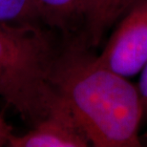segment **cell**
<instances>
[{"label": "cell", "instance_id": "cell-1", "mask_svg": "<svg viewBox=\"0 0 147 147\" xmlns=\"http://www.w3.org/2000/svg\"><path fill=\"white\" fill-rule=\"evenodd\" d=\"M52 83L91 144L140 145L143 102L139 89L126 78L99 65L82 50L70 48L55 58Z\"/></svg>", "mask_w": 147, "mask_h": 147}, {"label": "cell", "instance_id": "cell-2", "mask_svg": "<svg viewBox=\"0 0 147 147\" xmlns=\"http://www.w3.org/2000/svg\"><path fill=\"white\" fill-rule=\"evenodd\" d=\"M57 57L39 24L0 22V98L33 125L59 103L52 83Z\"/></svg>", "mask_w": 147, "mask_h": 147}, {"label": "cell", "instance_id": "cell-3", "mask_svg": "<svg viewBox=\"0 0 147 147\" xmlns=\"http://www.w3.org/2000/svg\"><path fill=\"white\" fill-rule=\"evenodd\" d=\"M122 17L96 60L129 78L142 72L147 63V0H139Z\"/></svg>", "mask_w": 147, "mask_h": 147}, {"label": "cell", "instance_id": "cell-4", "mask_svg": "<svg viewBox=\"0 0 147 147\" xmlns=\"http://www.w3.org/2000/svg\"><path fill=\"white\" fill-rule=\"evenodd\" d=\"M89 140L59 100L57 106L34 128L23 135H13L11 147H86Z\"/></svg>", "mask_w": 147, "mask_h": 147}, {"label": "cell", "instance_id": "cell-5", "mask_svg": "<svg viewBox=\"0 0 147 147\" xmlns=\"http://www.w3.org/2000/svg\"><path fill=\"white\" fill-rule=\"evenodd\" d=\"M139 0H79V16L84 20L91 45L96 46L104 34Z\"/></svg>", "mask_w": 147, "mask_h": 147}, {"label": "cell", "instance_id": "cell-6", "mask_svg": "<svg viewBox=\"0 0 147 147\" xmlns=\"http://www.w3.org/2000/svg\"><path fill=\"white\" fill-rule=\"evenodd\" d=\"M41 22L64 30L79 16V0H34Z\"/></svg>", "mask_w": 147, "mask_h": 147}, {"label": "cell", "instance_id": "cell-7", "mask_svg": "<svg viewBox=\"0 0 147 147\" xmlns=\"http://www.w3.org/2000/svg\"><path fill=\"white\" fill-rule=\"evenodd\" d=\"M0 22L10 24H41L34 0H0Z\"/></svg>", "mask_w": 147, "mask_h": 147}, {"label": "cell", "instance_id": "cell-8", "mask_svg": "<svg viewBox=\"0 0 147 147\" xmlns=\"http://www.w3.org/2000/svg\"><path fill=\"white\" fill-rule=\"evenodd\" d=\"M13 135V127L6 120L4 114L0 112V147L8 144Z\"/></svg>", "mask_w": 147, "mask_h": 147}, {"label": "cell", "instance_id": "cell-9", "mask_svg": "<svg viewBox=\"0 0 147 147\" xmlns=\"http://www.w3.org/2000/svg\"><path fill=\"white\" fill-rule=\"evenodd\" d=\"M140 78L139 84V92L142 96L143 105L147 106V63L140 72Z\"/></svg>", "mask_w": 147, "mask_h": 147}]
</instances>
